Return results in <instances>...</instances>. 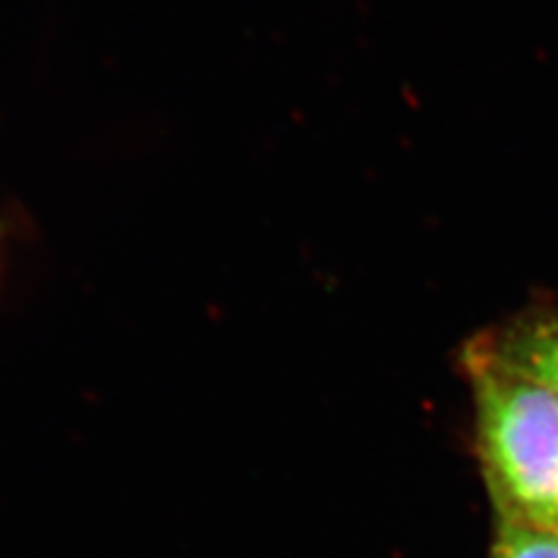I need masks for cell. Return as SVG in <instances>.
<instances>
[{
    "label": "cell",
    "mask_w": 558,
    "mask_h": 558,
    "mask_svg": "<svg viewBox=\"0 0 558 558\" xmlns=\"http://www.w3.org/2000/svg\"><path fill=\"white\" fill-rule=\"evenodd\" d=\"M473 375L484 461L502 521L558 535V396L484 349Z\"/></svg>",
    "instance_id": "cell-1"
},
{
    "label": "cell",
    "mask_w": 558,
    "mask_h": 558,
    "mask_svg": "<svg viewBox=\"0 0 558 558\" xmlns=\"http://www.w3.org/2000/svg\"><path fill=\"white\" fill-rule=\"evenodd\" d=\"M484 352L558 396V317L523 322L486 344Z\"/></svg>",
    "instance_id": "cell-2"
},
{
    "label": "cell",
    "mask_w": 558,
    "mask_h": 558,
    "mask_svg": "<svg viewBox=\"0 0 558 558\" xmlns=\"http://www.w3.org/2000/svg\"><path fill=\"white\" fill-rule=\"evenodd\" d=\"M494 558H558V535L502 521Z\"/></svg>",
    "instance_id": "cell-3"
},
{
    "label": "cell",
    "mask_w": 558,
    "mask_h": 558,
    "mask_svg": "<svg viewBox=\"0 0 558 558\" xmlns=\"http://www.w3.org/2000/svg\"><path fill=\"white\" fill-rule=\"evenodd\" d=\"M3 240H5V226L0 221V252H3Z\"/></svg>",
    "instance_id": "cell-4"
}]
</instances>
